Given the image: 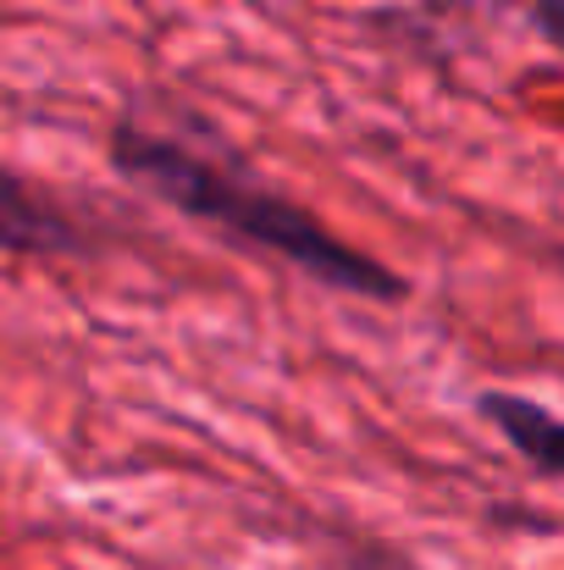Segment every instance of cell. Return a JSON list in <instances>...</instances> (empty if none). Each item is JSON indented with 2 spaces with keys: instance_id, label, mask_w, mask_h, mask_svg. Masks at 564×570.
Wrapping results in <instances>:
<instances>
[{
  "instance_id": "obj_1",
  "label": "cell",
  "mask_w": 564,
  "mask_h": 570,
  "mask_svg": "<svg viewBox=\"0 0 564 570\" xmlns=\"http://www.w3.org/2000/svg\"><path fill=\"white\" fill-rule=\"evenodd\" d=\"M111 156L117 167L145 184L150 194H161L167 205H178L199 222H216L221 233L244 238V244H260V249H277L283 261L305 266L310 277L333 283V288H349V294H372V299H398V277L387 266H376L372 255L338 244L316 216H305L299 205L277 199V194L255 189L244 178H232L227 167H210L199 156H188L184 145L161 139V134H145V128H117L111 139Z\"/></svg>"
},
{
  "instance_id": "obj_4",
  "label": "cell",
  "mask_w": 564,
  "mask_h": 570,
  "mask_svg": "<svg viewBox=\"0 0 564 570\" xmlns=\"http://www.w3.org/2000/svg\"><path fill=\"white\" fill-rule=\"evenodd\" d=\"M521 6H526V17L564 50V0H521Z\"/></svg>"
},
{
  "instance_id": "obj_2",
  "label": "cell",
  "mask_w": 564,
  "mask_h": 570,
  "mask_svg": "<svg viewBox=\"0 0 564 570\" xmlns=\"http://www.w3.org/2000/svg\"><path fill=\"white\" fill-rule=\"evenodd\" d=\"M482 415L498 426V438L532 460L537 471L564 482V415H554L548 404L526 399V393H482Z\"/></svg>"
},
{
  "instance_id": "obj_3",
  "label": "cell",
  "mask_w": 564,
  "mask_h": 570,
  "mask_svg": "<svg viewBox=\"0 0 564 570\" xmlns=\"http://www.w3.org/2000/svg\"><path fill=\"white\" fill-rule=\"evenodd\" d=\"M0 249L17 255H44V249H72V227L61 210H50L28 184H17L0 167Z\"/></svg>"
}]
</instances>
